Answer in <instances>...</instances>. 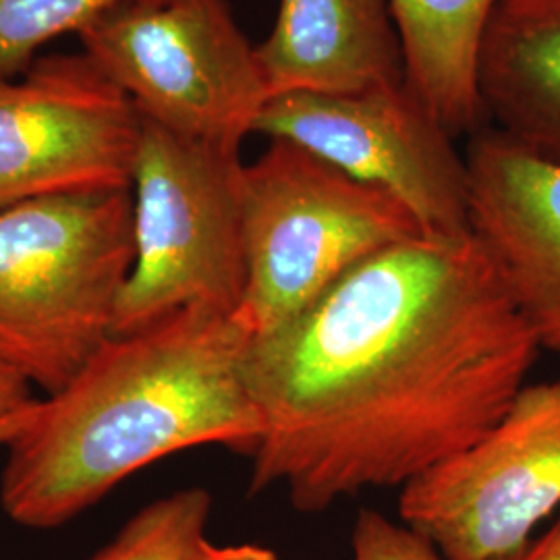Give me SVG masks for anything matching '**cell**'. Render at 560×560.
Listing matches in <instances>:
<instances>
[{"label":"cell","mask_w":560,"mask_h":560,"mask_svg":"<svg viewBox=\"0 0 560 560\" xmlns=\"http://www.w3.org/2000/svg\"><path fill=\"white\" fill-rule=\"evenodd\" d=\"M32 65L21 80H0V210L129 189L141 133L136 104L85 55Z\"/></svg>","instance_id":"obj_9"},{"label":"cell","mask_w":560,"mask_h":560,"mask_svg":"<svg viewBox=\"0 0 560 560\" xmlns=\"http://www.w3.org/2000/svg\"><path fill=\"white\" fill-rule=\"evenodd\" d=\"M351 546V560H444L418 532L372 509L361 511L353 527Z\"/></svg>","instance_id":"obj_16"},{"label":"cell","mask_w":560,"mask_h":560,"mask_svg":"<svg viewBox=\"0 0 560 560\" xmlns=\"http://www.w3.org/2000/svg\"><path fill=\"white\" fill-rule=\"evenodd\" d=\"M540 351L474 235L395 243L249 342V492L322 513L402 488L501 420Z\"/></svg>","instance_id":"obj_1"},{"label":"cell","mask_w":560,"mask_h":560,"mask_svg":"<svg viewBox=\"0 0 560 560\" xmlns=\"http://www.w3.org/2000/svg\"><path fill=\"white\" fill-rule=\"evenodd\" d=\"M240 145L194 140L141 117L131 177L133 266L113 337L189 307L237 312L245 295Z\"/></svg>","instance_id":"obj_4"},{"label":"cell","mask_w":560,"mask_h":560,"mask_svg":"<svg viewBox=\"0 0 560 560\" xmlns=\"http://www.w3.org/2000/svg\"><path fill=\"white\" fill-rule=\"evenodd\" d=\"M511 560H560V511L555 523Z\"/></svg>","instance_id":"obj_19"},{"label":"cell","mask_w":560,"mask_h":560,"mask_svg":"<svg viewBox=\"0 0 560 560\" xmlns=\"http://www.w3.org/2000/svg\"><path fill=\"white\" fill-rule=\"evenodd\" d=\"M560 511V378L523 384L481 439L400 488L399 517L444 560H511Z\"/></svg>","instance_id":"obj_7"},{"label":"cell","mask_w":560,"mask_h":560,"mask_svg":"<svg viewBox=\"0 0 560 560\" xmlns=\"http://www.w3.org/2000/svg\"><path fill=\"white\" fill-rule=\"evenodd\" d=\"M258 57L270 98L358 94L405 81L388 0H279Z\"/></svg>","instance_id":"obj_11"},{"label":"cell","mask_w":560,"mask_h":560,"mask_svg":"<svg viewBox=\"0 0 560 560\" xmlns=\"http://www.w3.org/2000/svg\"><path fill=\"white\" fill-rule=\"evenodd\" d=\"M486 120L560 162V0H501L478 65Z\"/></svg>","instance_id":"obj_12"},{"label":"cell","mask_w":560,"mask_h":560,"mask_svg":"<svg viewBox=\"0 0 560 560\" xmlns=\"http://www.w3.org/2000/svg\"><path fill=\"white\" fill-rule=\"evenodd\" d=\"M194 560H279V557L264 546L256 544H237V546H217L210 540L203 546Z\"/></svg>","instance_id":"obj_18"},{"label":"cell","mask_w":560,"mask_h":560,"mask_svg":"<svg viewBox=\"0 0 560 560\" xmlns=\"http://www.w3.org/2000/svg\"><path fill=\"white\" fill-rule=\"evenodd\" d=\"M405 83L453 133L483 129L478 90L481 42L501 0H388Z\"/></svg>","instance_id":"obj_13"},{"label":"cell","mask_w":560,"mask_h":560,"mask_svg":"<svg viewBox=\"0 0 560 560\" xmlns=\"http://www.w3.org/2000/svg\"><path fill=\"white\" fill-rule=\"evenodd\" d=\"M425 235L390 194L284 140L243 173L247 282L241 314L254 337L298 318L382 249Z\"/></svg>","instance_id":"obj_5"},{"label":"cell","mask_w":560,"mask_h":560,"mask_svg":"<svg viewBox=\"0 0 560 560\" xmlns=\"http://www.w3.org/2000/svg\"><path fill=\"white\" fill-rule=\"evenodd\" d=\"M133 256L131 187L2 208L0 361L59 393L113 337Z\"/></svg>","instance_id":"obj_3"},{"label":"cell","mask_w":560,"mask_h":560,"mask_svg":"<svg viewBox=\"0 0 560 560\" xmlns=\"http://www.w3.org/2000/svg\"><path fill=\"white\" fill-rule=\"evenodd\" d=\"M34 402L36 399L30 393V384L0 361V418L18 413Z\"/></svg>","instance_id":"obj_17"},{"label":"cell","mask_w":560,"mask_h":560,"mask_svg":"<svg viewBox=\"0 0 560 560\" xmlns=\"http://www.w3.org/2000/svg\"><path fill=\"white\" fill-rule=\"evenodd\" d=\"M83 55L162 127L241 145L270 90L224 0H129L80 34Z\"/></svg>","instance_id":"obj_6"},{"label":"cell","mask_w":560,"mask_h":560,"mask_svg":"<svg viewBox=\"0 0 560 560\" xmlns=\"http://www.w3.org/2000/svg\"><path fill=\"white\" fill-rule=\"evenodd\" d=\"M254 332L241 310H180L110 337L9 442L0 504L52 529L154 460L203 444L254 455L260 413L245 384Z\"/></svg>","instance_id":"obj_2"},{"label":"cell","mask_w":560,"mask_h":560,"mask_svg":"<svg viewBox=\"0 0 560 560\" xmlns=\"http://www.w3.org/2000/svg\"><path fill=\"white\" fill-rule=\"evenodd\" d=\"M38 405H40V400H36L34 405L21 409L18 413H11V416L0 418V444H9V442L13 441V439L20 434L21 430L34 418Z\"/></svg>","instance_id":"obj_20"},{"label":"cell","mask_w":560,"mask_h":560,"mask_svg":"<svg viewBox=\"0 0 560 560\" xmlns=\"http://www.w3.org/2000/svg\"><path fill=\"white\" fill-rule=\"evenodd\" d=\"M469 226L540 349L560 355V162L497 127L467 145Z\"/></svg>","instance_id":"obj_10"},{"label":"cell","mask_w":560,"mask_h":560,"mask_svg":"<svg viewBox=\"0 0 560 560\" xmlns=\"http://www.w3.org/2000/svg\"><path fill=\"white\" fill-rule=\"evenodd\" d=\"M254 133L291 141L390 194L425 235H471L465 156L405 81L358 94H280L264 106Z\"/></svg>","instance_id":"obj_8"},{"label":"cell","mask_w":560,"mask_h":560,"mask_svg":"<svg viewBox=\"0 0 560 560\" xmlns=\"http://www.w3.org/2000/svg\"><path fill=\"white\" fill-rule=\"evenodd\" d=\"M212 497L187 488L150 502L90 560H194L206 538Z\"/></svg>","instance_id":"obj_14"},{"label":"cell","mask_w":560,"mask_h":560,"mask_svg":"<svg viewBox=\"0 0 560 560\" xmlns=\"http://www.w3.org/2000/svg\"><path fill=\"white\" fill-rule=\"evenodd\" d=\"M125 2L129 0H0V80L27 71L46 42L80 34Z\"/></svg>","instance_id":"obj_15"}]
</instances>
